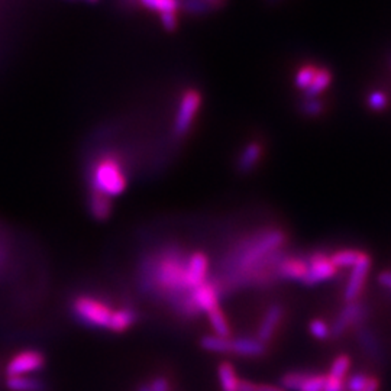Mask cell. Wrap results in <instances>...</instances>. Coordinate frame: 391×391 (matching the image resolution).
Here are the masks:
<instances>
[{
	"mask_svg": "<svg viewBox=\"0 0 391 391\" xmlns=\"http://www.w3.org/2000/svg\"><path fill=\"white\" fill-rule=\"evenodd\" d=\"M268 4H278V2H281V0H267Z\"/></svg>",
	"mask_w": 391,
	"mask_h": 391,
	"instance_id": "obj_42",
	"label": "cell"
},
{
	"mask_svg": "<svg viewBox=\"0 0 391 391\" xmlns=\"http://www.w3.org/2000/svg\"><path fill=\"white\" fill-rule=\"evenodd\" d=\"M160 20L163 27L167 31H174L179 25V13H167V15H161Z\"/></svg>",
	"mask_w": 391,
	"mask_h": 391,
	"instance_id": "obj_35",
	"label": "cell"
},
{
	"mask_svg": "<svg viewBox=\"0 0 391 391\" xmlns=\"http://www.w3.org/2000/svg\"><path fill=\"white\" fill-rule=\"evenodd\" d=\"M87 206H89V212L92 214L93 219L103 222L107 221L112 214L114 205L112 199L107 198V196L96 191L89 193V200H87Z\"/></svg>",
	"mask_w": 391,
	"mask_h": 391,
	"instance_id": "obj_16",
	"label": "cell"
},
{
	"mask_svg": "<svg viewBox=\"0 0 391 391\" xmlns=\"http://www.w3.org/2000/svg\"><path fill=\"white\" fill-rule=\"evenodd\" d=\"M85 2H90V4H95V2H97V0H85Z\"/></svg>",
	"mask_w": 391,
	"mask_h": 391,
	"instance_id": "obj_43",
	"label": "cell"
},
{
	"mask_svg": "<svg viewBox=\"0 0 391 391\" xmlns=\"http://www.w3.org/2000/svg\"><path fill=\"white\" fill-rule=\"evenodd\" d=\"M217 377H219L222 391H238L239 380L241 378L238 377L236 369L231 362L224 361L219 364V366H217Z\"/></svg>",
	"mask_w": 391,
	"mask_h": 391,
	"instance_id": "obj_21",
	"label": "cell"
},
{
	"mask_svg": "<svg viewBox=\"0 0 391 391\" xmlns=\"http://www.w3.org/2000/svg\"><path fill=\"white\" fill-rule=\"evenodd\" d=\"M268 346L252 336H238L231 339V354L244 358H259L266 355Z\"/></svg>",
	"mask_w": 391,
	"mask_h": 391,
	"instance_id": "obj_15",
	"label": "cell"
},
{
	"mask_svg": "<svg viewBox=\"0 0 391 391\" xmlns=\"http://www.w3.org/2000/svg\"><path fill=\"white\" fill-rule=\"evenodd\" d=\"M137 391H149V390H148V384H142V385H139V387L137 388Z\"/></svg>",
	"mask_w": 391,
	"mask_h": 391,
	"instance_id": "obj_41",
	"label": "cell"
},
{
	"mask_svg": "<svg viewBox=\"0 0 391 391\" xmlns=\"http://www.w3.org/2000/svg\"><path fill=\"white\" fill-rule=\"evenodd\" d=\"M205 2H207L210 6H213L214 4H221L222 0H205Z\"/></svg>",
	"mask_w": 391,
	"mask_h": 391,
	"instance_id": "obj_40",
	"label": "cell"
},
{
	"mask_svg": "<svg viewBox=\"0 0 391 391\" xmlns=\"http://www.w3.org/2000/svg\"><path fill=\"white\" fill-rule=\"evenodd\" d=\"M138 319H139V312L135 308L122 306V308L116 309V312H115L111 332L123 334L132 328V326H135Z\"/></svg>",
	"mask_w": 391,
	"mask_h": 391,
	"instance_id": "obj_17",
	"label": "cell"
},
{
	"mask_svg": "<svg viewBox=\"0 0 391 391\" xmlns=\"http://www.w3.org/2000/svg\"><path fill=\"white\" fill-rule=\"evenodd\" d=\"M362 254H364V251H359V249H338L334 254H329V258L338 270L339 268H352L358 263Z\"/></svg>",
	"mask_w": 391,
	"mask_h": 391,
	"instance_id": "obj_22",
	"label": "cell"
},
{
	"mask_svg": "<svg viewBox=\"0 0 391 391\" xmlns=\"http://www.w3.org/2000/svg\"><path fill=\"white\" fill-rule=\"evenodd\" d=\"M148 390L149 391H170L171 385H170V381L167 377L160 376V377H156L148 384Z\"/></svg>",
	"mask_w": 391,
	"mask_h": 391,
	"instance_id": "obj_33",
	"label": "cell"
},
{
	"mask_svg": "<svg viewBox=\"0 0 391 391\" xmlns=\"http://www.w3.org/2000/svg\"><path fill=\"white\" fill-rule=\"evenodd\" d=\"M89 184L90 191L111 199L118 198L128 187V174L122 161L114 154L99 157L89 170Z\"/></svg>",
	"mask_w": 391,
	"mask_h": 391,
	"instance_id": "obj_3",
	"label": "cell"
},
{
	"mask_svg": "<svg viewBox=\"0 0 391 391\" xmlns=\"http://www.w3.org/2000/svg\"><path fill=\"white\" fill-rule=\"evenodd\" d=\"M255 391H284L280 385L274 384H258L256 383V390Z\"/></svg>",
	"mask_w": 391,
	"mask_h": 391,
	"instance_id": "obj_39",
	"label": "cell"
},
{
	"mask_svg": "<svg viewBox=\"0 0 391 391\" xmlns=\"http://www.w3.org/2000/svg\"><path fill=\"white\" fill-rule=\"evenodd\" d=\"M369 270H371V256L364 252L358 263L352 267L350 277H348L346 286L343 289L345 303L355 301V300L361 299V293L364 290Z\"/></svg>",
	"mask_w": 391,
	"mask_h": 391,
	"instance_id": "obj_9",
	"label": "cell"
},
{
	"mask_svg": "<svg viewBox=\"0 0 391 391\" xmlns=\"http://www.w3.org/2000/svg\"><path fill=\"white\" fill-rule=\"evenodd\" d=\"M323 391H345V380H339L326 374Z\"/></svg>",
	"mask_w": 391,
	"mask_h": 391,
	"instance_id": "obj_34",
	"label": "cell"
},
{
	"mask_svg": "<svg viewBox=\"0 0 391 391\" xmlns=\"http://www.w3.org/2000/svg\"><path fill=\"white\" fill-rule=\"evenodd\" d=\"M351 357L350 355H346V354H341L338 355L332 365H331V369H329V373L328 376L331 377H335V378H339V380H345L346 378V374L348 371H350V368H351Z\"/></svg>",
	"mask_w": 391,
	"mask_h": 391,
	"instance_id": "obj_29",
	"label": "cell"
},
{
	"mask_svg": "<svg viewBox=\"0 0 391 391\" xmlns=\"http://www.w3.org/2000/svg\"><path fill=\"white\" fill-rule=\"evenodd\" d=\"M380 390V378L376 376H369L366 385L362 391H378Z\"/></svg>",
	"mask_w": 391,
	"mask_h": 391,
	"instance_id": "obj_37",
	"label": "cell"
},
{
	"mask_svg": "<svg viewBox=\"0 0 391 391\" xmlns=\"http://www.w3.org/2000/svg\"><path fill=\"white\" fill-rule=\"evenodd\" d=\"M332 81H334L332 70L328 67H323V65H319L315 78L309 85V89L303 93V97H320L322 93H324L329 89Z\"/></svg>",
	"mask_w": 391,
	"mask_h": 391,
	"instance_id": "obj_18",
	"label": "cell"
},
{
	"mask_svg": "<svg viewBox=\"0 0 391 391\" xmlns=\"http://www.w3.org/2000/svg\"><path fill=\"white\" fill-rule=\"evenodd\" d=\"M369 376L366 373H355L345 380V391H362L368 383Z\"/></svg>",
	"mask_w": 391,
	"mask_h": 391,
	"instance_id": "obj_31",
	"label": "cell"
},
{
	"mask_svg": "<svg viewBox=\"0 0 391 391\" xmlns=\"http://www.w3.org/2000/svg\"><path fill=\"white\" fill-rule=\"evenodd\" d=\"M206 315L210 322V326L213 328V332H214L213 335L222 336V338H231V335H232L231 324H229L224 310L221 309V306H214Z\"/></svg>",
	"mask_w": 391,
	"mask_h": 391,
	"instance_id": "obj_20",
	"label": "cell"
},
{
	"mask_svg": "<svg viewBox=\"0 0 391 391\" xmlns=\"http://www.w3.org/2000/svg\"><path fill=\"white\" fill-rule=\"evenodd\" d=\"M47 365V358L43 355L42 351L34 350H24L20 352H16L6 365V376L9 377H22V376H29L34 373L42 371Z\"/></svg>",
	"mask_w": 391,
	"mask_h": 391,
	"instance_id": "obj_7",
	"label": "cell"
},
{
	"mask_svg": "<svg viewBox=\"0 0 391 391\" xmlns=\"http://www.w3.org/2000/svg\"><path fill=\"white\" fill-rule=\"evenodd\" d=\"M369 316V309L366 303L361 299L355 301L345 303L343 309L336 316L331 329V339H339L348 329H357L359 326L365 324V320Z\"/></svg>",
	"mask_w": 391,
	"mask_h": 391,
	"instance_id": "obj_6",
	"label": "cell"
},
{
	"mask_svg": "<svg viewBox=\"0 0 391 391\" xmlns=\"http://www.w3.org/2000/svg\"><path fill=\"white\" fill-rule=\"evenodd\" d=\"M354 331H355L357 342L361 346V350L366 354V357L378 364L385 362L387 354H385L384 346H383L380 338L377 336V334L366 324H362Z\"/></svg>",
	"mask_w": 391,
	"mask_h": 391,
	"instance_id": "obj_12",
	"label": "cell"
},
{
	"mask_svg": "<svg viewBox=\"0 0 391 391\" xmlns=\"http://www.w3.org/2000/svg\"><path fill=\"white\" fill-rule=\"evenodd\" d=\"M378 284L387 290H391V271H383L377 277Z\"/></svg>",
	"mask_w": 391,
	"mask_h": 391,
	"instance_id": "obj_36",
	"label": "cell"
},
{
	"mask_svg": "<svg viewBox=\"0 0 391 391\" xmlns=\"http://www.w3.org/2000/svg\"><path fill=\"white\" fill-rule=\"evenodd\" d=\"M309 331L319 341H326V339L331 338L329 324L326 323V322H323V320H320V319H313L309 323Z\"/></svg>",
	"mask_w": 391,
	"mask_h": 391,
	"instance_id": "obj_30",
	"label": "cell"
},
{
	"mask_svg": "<svg viewBox=\"0 0 391 391\" xmlns=\"http://www.w3.org/2000/svg\"><path fill=\"white\" fill-rule=\"evenodd\" d=\"M256 390V383L249 381V380H239L238 391H255Z\"/></svg>",
	"mask_w": 391,
	"mask_h": 391,
	"instance_id": "obj_38",
	"label": "cell"
},
{
	"mask_svg": "<svg viewBox=\"0 0 391 391\" xmlns=\"http://www.w3.org/2000/svg\"><path fill=\"white\" fill-rule=\"evenodd\" d=\"M308 255V274L303 278L301 284L304 286H316L322 281H328L338 274V268L329 258V254L324 251H313Z\"/></svg>",
	"mask_w": 391,
	"mask_h": 391,
	"instance_id": "obj_8",
	"label": "cell"
},
{
	"mask_svg": "<svg viewBox=\"0 0 391 391\" xmlns=\"http://www.w3.org/2000/svg\"><path fill=\"white\" fill-rule=\"evenodd\" d=\"M139 4L148 11L157 12L160 16L167 13H179L180 0H139Z\"/></svg>",
	"mask_w": 391,
	"mask_h": 391,
	"instance_id": "obj_24",
	"label": "cell"
},
{
	"mask_svg": "<svg viewBox=\"0 0 391 391\" xmlns=\"http://www.w3.org/2000/svg\"><path fill=\"white\" fill-rule=\"evenodd\" d=\"M287 241V232L278 226L258 228L248 235L239 236L221 258L217 274L242 275L274 251L286 248Z\"/></svg>",
	"mask_w": 391,
	"mask_h": 391,
	"instance_id": "obj_2",
	"label": "cell"
},
{
	"mask_svg": "<svg viewBox=\"0 0 391 391\" xmlns=\"http://www.w3.org/2000/svg\"><path fill=\"white\" fill-rule=\"evenodd\" d=\"M70 312L81 326L111 332L116 309L102 297L93 294H77L70 301Z\"/></svg>",
	"mask_w": 391,
	"mask_h": 391,
	"instance_id": "obj_4",
	"label": "cell"
},
{
	"mask_svg": "<svg viewBox=\"0 0 391 391\" xmlns=\"http://www.w3.org/2000/svg\"><path fill=\"white\" fill-rule=\"evenodd\" d=\"M202 103H203V96L200 90L190 87V89L183 92L177 106L176 116H174V123H172L174 137L184 138L186 135H188L196 118L199 115Z\"/></svg>",
	"mask_w": 391,
	"mask_h": 391,
	"instance_id": "obj_5",
	"label": "cell"
},
{
	"mask_svg": "<svg viewBox=\"0 0 391 391\" xmlns=\"http://www.w3.org/2000/svg\"><path fill=\"white\" fill-rule=\"evenodd\" d=\"M324 109V102L320 97H303L300 102V112L308 118H319Z\"/></svg>",
	"mask_w": 391,
	"mask_h": 391,
	"instance_id": "obj_27",
	"label": "cell"
},
{
	"mask_svg": "<svg viewBox=\"0 0 391 391\" xmlns=\"http://www.w3.org/2000/svg\"><path fill=\"white\" fill-rule=\"evenodd\" d=\"M308 255H299L287 252L277 267V274L280 281H299L308 274Z\"/></svg>",
	"mask_w": 391,
	"mask_h": 391,
	"instance_id": "obj_11",
	"label": "cell"
},
{
	"mask_svg": "<svg viewBox=\"0 0 391 391\" xmlns=\"http://www.w3.org/2000/svg\"><path fill=\"white\" fill-rule=\"evenodd\" d=\"M188 256L190 254L179 245H167L145 254L137 271L142 293L168 301L172 309L190 291L187 284Z\"/></svg>",
	"mask_w": 391,
	"mask_h": 391,
	"instance_id": "obj_1",
	"label": "cell"
},
{
	"mask_svg": "<svg viewBox=\"0 0 391 391\" xmlns=\"http://www.w3.org/2000/svg\"><path fill=\"white\" fill-rule=\"evenodd\" d=\"M310 371H289L280 378V387L284 391H299L303 383L308 380Z\"/></svg>",
	"mask_w": 391,
	"mask_h": 391,
	"instance_id": "obj_26",
	"label": "cell"
},
{
	"mask_svg": "<svg viewBox=\"0 0 391 391\" xmlns=\"http://www.w3.org/2000/svg\"><path fill=\"white\" fill-rule=\"evenodd\" d=\"M317 69H319V65L315 64V62H306V64L300 65V67L296 71V74H294L296 89L301 90L303 93L306 92L309 89V85L312 84L313 78H315V74H316Z\"/></svg>",
	"mask_w": 391,
	"mask_h": 391,
	"instance_id": "obj_23",
	"label": "cell"
},
{
	"mask_svg": "<svg viewBox=\"0 0 391 391\" xmlns=\"http://www.w3.org/2000/svg\"><path fill=\"white\" fill-rule=\"evenodd\" d=\"M266 154V146L264 142L258 139L249 141L239 151L238 158H236V170L239 174H249L252 172L263 160Z\"/></svg>",
	"mask_w": 391,
	"mask_h": 391,
	"instance_id": "obj_14",
	"label": "cell"
},
{
	"mask_svg": "<svg viewBox=\"0 0 391 391\" xmlns=\"http://www.w3.org/2000/svg\"><path fill=\"white\" fill-rule=\"evenodd\" d=\"M200 346L209 352L231 354V338H222L217 335H206L200 339Z\"/></svg>",
	"mask_w": 391,
	"mask_h": 391,
	"instance_id": "obj_25",
	"label": "cell"
},
{
	"mask_svg": "<svg viewBox=\"0 0 391 391\" xmlns=\"http://www.w3.org/2000/svg\"><path fill=\"white\" fill-rule=\"evenodd\" d=\"M326 381V374L322 373H315L308 377V380L303 383L299 391H323Z\"/></svg>",
	"mask_w": 391,
	"mask_h": 391,
	"instance_id": "obj_32",
	"label": "cell"
},
{
	"mask_svg": "<svg viewBox=\"0 0 391 391\" xmlns=\"http://www.w3.org/2000/svg\"><path fill=\"white\" fill-rule=\"evenodd\" d=\"M6 387L11 391H47L46 383L31 376L9 377L6 378Z\"/></svg>",
	"mask_w": 391,
	"mask_h": 391,
	"instance_id": "obj_19",
	"label": "cell"
},
{
	"mask_svg": "<svg viewBox=\"0 0 391 391\" xmlns=\"http://www.w3.org/2000/svg\"><path fill=\"white\" fill-rule=\"evenodd\" d=\"M210 268V259L206 252L194 251L190 252L188 263H187V284L190 291L207 280Z\"/></svg>",
	"mask_w": 391,
	"mask_h": 391,
	"instance_id": "obj_13",
	"label": "cell"
},
{
	"mask_svg": "<svg viewBox=\"0 0 391 391\" xmlns=\"http://www.w3.org/2000/svg\"><path fill=\"white\" fill-rule=\"evenodd\" d=\"M284 316H286V309L281 303L270 304L268 309L263 315V319H261L258 324L256 339L268 346V343L273 341L274 335L280 329L282 320H284Z\"/></svg>",
	"mask_w": 391,
	"mask_h": 391,
	"instance_id": "obj_10",
	"label": "cell"
},
{
	"mask_svg": "<svg viewBox=\"0 0 391 391\" xmlns=\"http://www.w3.org/2000/svg\"><path fill=\"white\" fill-rule=\"evenodd\" d=\"M366 107L373 112H383L390 106V97L383 90H373L366 95Z\"/></svg>",
	"mask_w": 391,
	"mask_h": 391,
	"instance_id": "obj_28",
	"label": "cell"
}]
</instances>
